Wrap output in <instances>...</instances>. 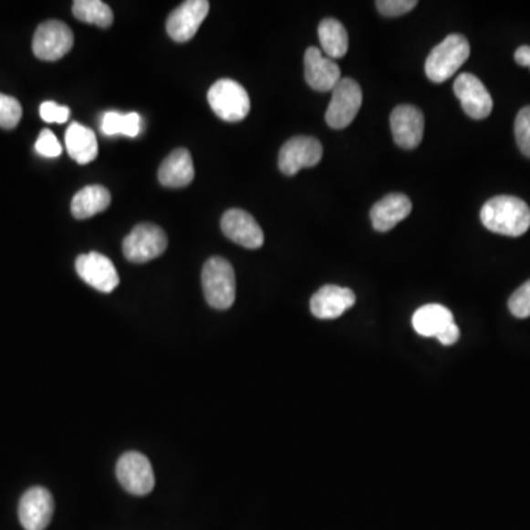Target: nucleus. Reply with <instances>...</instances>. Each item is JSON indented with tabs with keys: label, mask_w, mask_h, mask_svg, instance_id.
Instances as JSON below:
<instances>
[{
	"label": "nucleus",
	"mask_w": 530,
	"mask_h": 530,
	"mask_svg": "<svg viewBox=\"0 0 530 530\" xmlns=\"http://www.w3.org/2000/svg\"><path fill=\"white\" fill-rule=\"evenodd\" d=\"M481 220L489 232L519 237L529 230L530 208L515 196H495L484 203Z\"/></svg>",
	"instance_id": "obj_1"
},
{
	"label": "nucleus",
	"mask_w": 530,
	"mask_h": 530,
	"mask_svg": "<svg viewBox=\"0 0 530 530\" xmlns=\"http://www.w3.org/2000/svg\"><path fill=\"white\" fill-rule=\"evenodd\" d=\"M355 299L357 298L351 289L327 285L317 290L309 302V308L317 318L333 320L352 308Z\"/></svg>",
	"instance_id": "obj_16"
},
{
	"label": "nucleus",
	"mask_w": 530,
	"mask_h": 530,
	"mask_svg": "<svg viewBox=\"0 0 530 530\" xmlns=\"http://www.w3.org/2000/svg\"><path fill=\"white\" fill-rule=\"evenodd\" d=\"M222 230L234 244L246 249H260L264 244V233L260 224L244 210H229L223 215Z\"/></svg>",
	"instance_id": "obj_15"
},
{
	"label": "nucleus",
	"mask_w": 530,
	"mask_h": 530,
	"mask_svg": "<svg viewBox=\"0 0 530 530\" xmlns=\"http://www.w3.org/2000/svg\"><path fill=\"white\" fill-rule=\"evenodd\" d=\"M67 151L69 157L78 164L86 165L98 157V140L95 133L88 127L73 122L66 134Z\"/></svg>",
	"instance_id": "obj_22"
},
{
	"label": "nucleus",
	"mask_w": 530,
	"mask_h": 530,
	"mask_svg": "<svg viewBox=\"0 0 530 530\" xmlns=\"http://www.w3.org/2000/svg\"><path fill=\"white\" fill-rule=\"evenodd\" d=\"M36 152L45 158H57L62 153V146L50 130H43L36 141Z\"/></svg>",
	"instance_id": "obj_29"
},
{
	"label": "nucleus",
	"mask_w": 530,
	"mask_h": 530,
	"mask_svg": "<svg viewBox=\"0 0 530 530\" xmlns=\"http://www.w3.org/2000/svg\"><path fill=\"white\" fill-rule=\"evenodd\" d=\"M117 479L127 493L148 495L155 486L152 464L140 452H126L117 462Z\"/></svg>",
	"instance_id": "obj_8"
},
{
	"label": "nucleus",
	"mask_w": 530,
	"mask_h": 530,
	"mask_svg": "<svg viewBox=\"0 0 530 530\" xmlns=\"http://www.w3.org/2000/svg\"><path fill=\"white\" fill-rule=\"evenodd\" d=\"M412 203L409 196L390 193L374 203L370 211L371 224L378 232H390L398 223L411 214Z\"/></svg>",
	"instance_id": "obj_18"
},
{
	"label": "nucleus",
	"mask_w": 530,
	"mask_h": 530,
	"mask_svg": "<svg viewBox=\"0 0 530 530\" xmlns=\"http://www.w3.org/2000/svg\"><path fill=\"white\" fill-rule=\"evenodd\" d=\"M508 308L517 318L530 317V280L515 290L508 301Z\"/></svg>",
	"instance_id": "obj_28"
},
{
	"label": "nucleus",
	"mask_w": 530,
	"mask_h": 530,
	"mask_svg": "<svg viewBox=\"0 0 530 530\" xmlns=\"http://www.w3.org/2000/svg\"><path fill=\"white\" fill-rule=\"evenodd\" d=\"M23 117L21 103L12 96L0 93V127L5 130H12L18 126Z\"/></svg>",
	"instance_id": "obj_26"
},
{
	"label": "nucleus",
	"mask_w": 530,
	"mask_h": 530,
	"mask_svg": "<svg viewBox=\"0 0 530 530\" xmlns=\"http://www.w3.org/2000/svg\"><path fill=\"white\" fill-rule=\"evenodd\" d=\"M379 12L385 16H404L416 8V0H379L376 2Z\"/></svg>",
	"instance_id": "obj_30"
},
{
	"label": "nucleus",
	"mask_w": 530,
	"mask_h": 530,
	"mask_svg": "<svg viewBox=\"0 0 530 530\" xmlns=\"http://www.w3.org/2000/svg\"><path fill=\"white\" fill-rule=\"evenodd\" d=\"M515 140L523 155L530 158V107L523 108L514 124Z\"/></svg>",
	"instance_id": "obj_27"
},
{
	"label": "nucleus",
	"mask_w": 530,
	"mask_h": 530,
	"mask_svg": "<svg viewBox=\"0 0 530 530\" xmlns=\"http://www.w3.org/2000/svg\"><path fill=\"white\" fill-rule=\"evenodd\" d=\"M307 83L318 92H330L338 86L342 76L340 68L330 57L317 47H308L304 57Z\"/></svg>",
	"instance_id": "obj_17"
},
{
	"label": "nucleus",
	"mask_w": 530,
	"mask_h": 530,
	"mask_svg": "<svg viewBox=\"0 0 530 530\" xmlns=\"http://www.w3.org/2000/svg\"><path fill=\"white\" fill-rule=\"evenodd\" d=\"M54 496L47 489H28L19 503V522L26 530H45L54 515Z\"/></svg>",
	"instance_id": "obj_12"
},
{
	"label": "nucleus",
	"mask_w": 530,
	"mask_h": 530,
	"mask_svg": "<svg viewBox=\"0 0 530 530\" xmlns=\"http://www.w3.org/2000/svg\"><path fill=\"white\" fill-rule=\"evenodd\" d=\"M74 36L62 21L50 19L40 24L33 38V52L42 61L54 62L73 49Z\"/></svg>",
	"instance_id": "obj_7"
},
{
	"label": "nucleus",
	"mask_w": 530,
	"mask_h": 530,
	"mask_svg": "<svg viewBox=\"0 0 530 530\" xmlns=\"http://www.w3.org/2000/svg\"><path fill=\"white\" fill-rule=\"evenodd\" d=\"M111 203V193L107 187L93 184L77 192L71 203V213L77 220H88L107 210Z\"/></svg>",
	"instance_id": "obj_21"
},
{
	"label": "nucleus",
	"mask_w": 530,
	"mask_h": 530,
	"mask_svg": "<svg viewBox=\"0 0 530 530\" xmlns=\"http://www.w3.org/2000/svg\"><path fill=\"white\" fill-rule=\"evenodd\" d=\"M168 239L164 230L151 223H143L131 230L122 242V252L133 264H145L164 254Z\"/></svg>",
	"instance_id": "obj_5"
},
{
	"label": "nucleus",
	"mask_w": 530,
	"mask_h": 530,
	"mask_svg": "<svg viewBox=\"0 0 530 530\" xmlns=\"http://www.w3.org/2000/svg\"><path fill=\"white\" fill-rule=\"evenodd\" d=\"M318 37L325 54L333 61L347 55L349 38L344 26L338 19H323L318 26Z\"/></svg>",
	"instance_id": "obj_23"
},
{
	"label": "nucleus",
	"mask_w": 530,
	"mask_h": 530,
	"mask_svg": "<svg viewBox=\"0 0 530 530\" xmlns=\"http://www.w3.org/2000/svg\"><path fill=\"white\" fill-rule=\"evenodd\" d=\"M393 140L404 150H416L423 140L424 115L412 105H400L390 115Z\"/></svg>",
	"instance_id": "obj_14"
},
{
	"label": "nucleus",
	"mask_w": 530,
	"mask_h": 530,
	"mask_svg": "<svg viewBox=\"0 0 530 530\" xmlns=\"http://www.w3.org/2000/svg\"><path fill=\"white\" fill-rule=\"evenodd\" d=\"M470 57V45L462 35L448 36L426 59V74L433 83H443L462 68Z\"/></svg>",
	"instance_id": "obj_3"
},
{
	"label": "nucleus",
	"mask_w": 530,
	"mask_h": 530,
	"mask_svg": "<svg viewBox=\"0 0 530 530\" xmlns=\"http://www.w3.org/2000/svg\"><path fill=\"white\" fill-rule=\"evenodd\" d=\"M69 114H71L69 108L62 107L55 102H43L40 105V117L43 121L62 124L69 119Z\"/></svg>",
	"instance_id": "obj_31"
},
{
	"label": "nucleus",
	"mask_w": 530,
	"mask_h": 530,
	"mask_svg": "<svg viewBox=\"0 0 530 530\" xmlns=\"http://www.w3.org/2000/svg\"><path fill=\"white\" fill-rule=\"evenodd\" d=\"M514 59L520 67H527L530 69V47H520L515 50Z\"/></svg>",
	"instance_id": "obj_33"
},
{
	"label": "nucleus",
	"mask_w": 530,
	"mask_h": 530,
	"mask_svg": "<svg viewBox=\"0 0 530 530\" xmlns=\"http://www.w3.org/2000/svg\"><path fill=\"white\" fill-rule=\"evenodd\" d=\"M77 275L93 289L111 294L120 285L119 273L112 261L99 252H90L78 256L76 261Z\"/></svg>",
	"instance_id": "obj_10"
},
{
	"label": "nucleus",
	"mask_w": 530,
	"mask_h": 530,
	"mask_svg": "<svg viewBox=\"0 0 530 530\" xmlns=\"http://www.w3.org/2000/svg\"><path fill=\"white\" fill-rule=\"evenodd\" d=\"M454 316L447 307L428 304L417 309L412 316V327L424 338H438L441 333L454 323Z\"/></svg>",
	"instance_id": "obj_20"
},
{
	"label": "nucleus",
	"mask_w": 530,
	"mask_h": 530,
	"mask_svg": "<svg viewBox=\"0 0 530 530\" xmlns=\"http://www.w3.org/2000/svg\"><path fill=\"white\" fill-rule=\"evenodd\" d=\"M323 158V146L316 138L296 136L282 146L279 153L280 171L295 176L302 168L314 167Z\"/></svg>",
	"instance_id": "obj_9"
},
{
	"label": "nucleus",
	"mask_w": 530,
	"mask_h": 530,
	"mask_svg": "<svg viewBox=\"0 0 530 530\" xmlns=\"http://www.w3.org/2000/svg\"><path fill=\"white\" fill-rule=\"evenodd\" d=\"M140 115L136 112L126 115L115 111L107 112L103 115L100 130L107 136L124 134L127 138H136L140 133Z\"/></svg>",
	"instance_id": "obj_25"
},
{
	"label": "nucleus",
	"mask_w": 530,
	"mask_h": 530,
	"mask_svg": "<svg viewBox=\"0 0 530 530\" xmlns=\"http://www.w3.org/2000/svg\"><path fill=\"white\" fill-rule=\"evenodd\" d=\"M363 105V90L352 78H342L332 90L326 121L335 130H342L354 121Z\"/></svg>",
	"instance_id": "obj_6"
},
{
	"label": "nucleus",
	"mask_w": 530,
	"mask_h": 530,
	"mask_svg": "<svg viewBox=\"0 0 530 530\" xmlns=\"http://www.w3.org/2000/svg\"><path fill=\"white\" fill-rule=\"evenodd\" d=\"M208 102L215 115L223 121H242L251 111V100L246 88L229 78H223L211 86Z\"/></svg>",
	"instance_id": "obj_4"
},
{
	"label": "nucleus",
	"mask_w": 530,
	"mask_h": 530,
	"mask_svg": "<svg viewBox=\"0 0 530 530\" xmlns=\"http://www.w3.org/2000/svg\"><path fill=\"white\" fill-rule=\"evenodd\" d=\"M203 295L215 309H229L236 299V275L232 264L222 256H213L203 268Z\"/></svg>",
	"instance_id": "obj_2"
},
{
	"label": "nucleus",
	"mask_w": 530,
	"mask_h": 530,
	"mask_svg": "<svg viewBox=\"0 0 530 530\" xmlns=\"http://www.w3.org/2000/svg\"><path fill=\"white\" fill-rule=\"evenodd\" d=\"M73 14L83 23L95 24L100 28L111 27L114 23L112 9L100 0H76Z\"/></svg>",
	"instance_id": "obj_24"
},
{
	"label": "nucleus",
	"mask_w": 530,
	"mask_h": 530,
	"mask_svg": "<svg viewBox=\"0 0 530 530\" xmlns=\"http://www.w3.org/2000/svg\"><path fill=\"white\" fill-rule=\"evenodd\" d=\"M210 12V2L187 0L170 14L167 19V33L174 42H189L195 37L201 24Z\"/></svg>",
	"instance_id": "obj_11"
},
{
	"label": "nucleus",
	"mask_w": 530,
	"mask_h": 530,
	"mask_svg": "<svg viewBox=\"0 0 530 530\" xmlns=\"http://www.w3.org/2000/svg\"><path fill=\"white\" fill-rule=\"evenodd\" d=\"M454 92L470 119L483 120L493 112L494 102L491 93L473 74L464 73L457 77Z\"/></svg>",
	"instance_id": "obj_13"
},
{
	"label": "nucleus",
	"mask_w": 530,
	"mask_h": 530,
	"mask_svg": "<svg viewBox=\"0 0 530 530\" xmlns=\"http://www.w3.org/2000/svg\"><path fill=\"white\" fill-rule=\"evenodd\" d=\"M158 179L165 187L189 186L195 179V167L191 152L184 148L172 151L161 164Z\"/></svg>",
	"instance_id": "obj_19"
},
{
	"label": "nucleus",
	"mask_w": 530,
	"mask_h": 530,
	"mask_svg": "<svg viewBox=\"0 0 530 530\" xmlns=\"http://www.w3.org/2000/svg\"><path fill=\"white\" fill-rule=\"evenodd\" d=\"M436 339L441 342V344L445 345V347H451V345L457 344V340L460 339V328L454 323H451L445 330H443L441 335L436 338Z\"/></svg>",
	"instance_id": "obj_32"
}]
</instances>
